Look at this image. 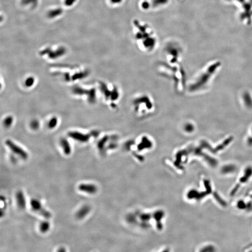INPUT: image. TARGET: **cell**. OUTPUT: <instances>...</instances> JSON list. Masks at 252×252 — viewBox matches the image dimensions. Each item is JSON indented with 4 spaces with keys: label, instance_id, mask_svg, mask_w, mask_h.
Returning <instances> with one entry per match:
<instances>
[{
    "label": "cell",
    "instance_id": "obj_1",
    "mask_svg": "<svg viewBox=\"0 0 252 252\" xmlns=\"http://www.w3.org/2000/svg\"><path fill=\"white\" fill-rule=\"evenodd\" d=\"M133 109L138 117L149 115L154 111L155 104L151 98L148 94H141L134 99Z\"/></svg>",
    "mask_w": 252,
    "mask_h": 252
},
{
    "label": "cell",
    "instance_id": "obj_2",
    "mask_svg": "<svg viewBox=\"0 0 252 252\" xmlns=\"http://www.w3.org/2000/svg\"><path fill=\"white\" fill-rule=\"evenodd\" d=\"M219 65H220L219 63H217L214 65H212V66H211L208 68L206 73L205 72V73L203 74L195 84H192L190 86V90L195 91L199 89L201 86H202L203 84H204L205 83L207 82L211 75L212 73H213L216 69H217V68L219 66Z\"/></svg>",
    "mask_w": 252,
    "mask_h": 252
},
{
    "label": "cell",
    "instance_id": "obj_3",
    "mask_svg": "<svg viewBox=\"0 0 252 252\" xmlns=\"http://www.w3.org/2000/svg\"><path fill=\"white\" fill-rule=\"evenodd\" d=\"M31 208L34 211L38 212L44 218H49L51 216L50 212L43 208L38 200L35 199H32L31 201Z\"/></svg>",
    "mask_w": 252,
    "mask_h": 252
},
{
    "label": "cell",
    "instance_id": "obj_4",
    "mask_svg": "<svg viewBox=\"0 0 252 252\" xmlns=\"http://www.w3.org/2000/svg\"><path fill=\"white\" fill-rule=\"evenodd\" d=\"M6 144L8 146L9 148L15 153V154L19 155L23 159L26 160L28 157V155L25 151L23 150L20 147L17 145L14 142L10 141H7L6 142Z\"/></svg>",
    "mask_w": 252,
    "mask_h": 252
},
{
    "label": "cell",
    "instance_id": "obj_5",
    "mask_svg": "<svg viewBox=\"0 0 252 252\" xmlns=\"http://www.w3.org/2000/svg\"><path fill=\"white\" fill-rule=\"evenodd\" d=\"M79 190L89 194L95 193L97 191V188L92 184H82L78 187Z\"/></svg>",
    "mask_w": 252,
    "mask_h": 252
},
{
    "label": "cell",
    "instance_id": "obj_6",
    "mask_svg": "<svg viewBox=\"0 0 252 252\" xmlns=\"http://www.w3.org/2000/svg\"><path fill=\"white\" fill-rule=\"evenodd\" d=\"M16 199L18 206L21 209H25L26 207V201L22 191H18L16 194Z\"/></svg>",
    "mask_w": 252,
    "mask_h": 252
},
{
    "label": "cell",
    "instance_id": "obj_7",
    "mask_svg": "<svg viewBox=\"0 0 252 252\" xmlns=\"http://www.w3.org/2000/svg\"><path fill=\"white\" fill-rule=\"evenodd\" d=\"M90 211V208L88 205H85L82 207L76 213V217L78 218L81 219L85 217Z\"/></svg>",
    "mask_w": 252,
    "mask_h": 252
},
{
    "label": "cell",
    "instance_id": "obj_8",
    "mask_svg": "<svg viewBox=\"0 0 252 252\" xmlns=\"http://www.w3.org/2000/svg\"><path fill=\"white\" fill-rule=\"evenodd\" d=\"M50 223L48 221H42L40 223L39 226V229L40 231L42 233H46L50 229Z\"/></svg>",
    "mask_w": 252,
    "mask_h": 252
},
{
    "label": "cell",
    "instance_id": "obj_9",
    "mask_svg": "<svg viewBox=\"0 0 252 252\" xmlns=\"http://www.w3.org/2000/svg\"><path fill=\"white\" fill-rule=\"evenodd\" d=\"M61 144L65 153L67 155L70 154L71 153V150L69 143L67 141L64 140L62 141Z\"/></svg>",
    "mask_w": 252,
    "mask_h": 252
},
{
    "label": "cell",
    "instance_id": "obj_10",
    "mask_svg": "<svg viewBox=\"0 0 252 252\" xmlns=\"http://www.w3.org/2000/svg\"><path fill=\"white\" fill-rule=\"evenodd\" d=\"M185 129L186 131L187 132H190V131L191 132V131H192L193 130V126L190 124H188L187 125H186L185 126Z\"/></svg>",
    "mask_w": 252,
    "mask_h": 252
},
{
    "label": "cell",
    "instance_id": "obj_11",
    "mask_svg": "<svg viewBox=\"0 0 252 252\" xmlns=\"http://www.w3.org/2000/svg\"><path fill=\"white\" fill-rule=\"evenodd\" d=\"M58 251H65L66 250H65V249H64V248H62V249H59V250H58Z\"/></svg>",
    "mask_w": 252,
    "mask_h": 252
}]
</instances>
